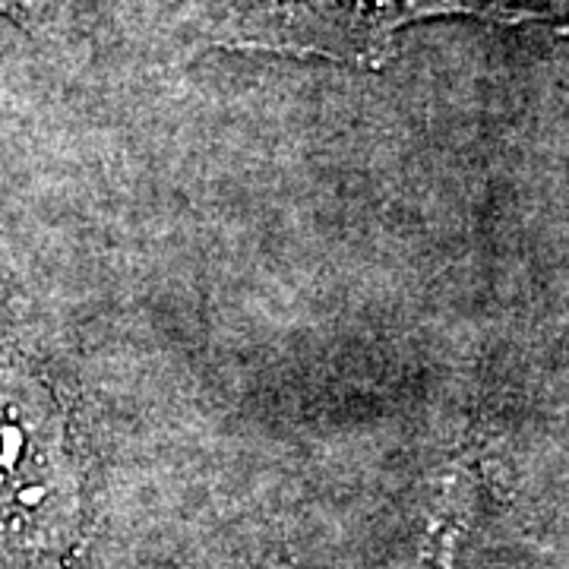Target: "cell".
<instances>
[{
  "label": "cell",
  "mask_w": 569,
  "mask_h": 569,
  "mask_svg": "<svg viewBox=\"0 0 569 569\" xmlns=\"http://www.w3.org/2000/svg\"><path fill=\"white\" fill-rule=\"evenodd\" d=\"M0 522L44 545L77 526L61 411L36 377L17 370H0Z\"/></svg>",
  "instance_id": "obj_1"
},
{
  "label": "cell",
  "mask_w": 569,
  "mask_h": 569,
  "mask_svg": "<svg viewBox=\"0 0 569 569\" xmlns=\"http://www.w3.org/2000/svg\"><path fill=\"white\" fill-rule=\"evenodd\" d=\"M250 13L257 17L253 39L272 44H298L332 51L336 44H367L355 20L373 13L377 29L387 36L399 26V0H247ZM247 17V20H253Z\"/></svg>",
  "instance_id": "obj_2"
},
{
  "label": "cell",
  "mask_w": 569,
  "mask_h": 569,
  "mask_svg": "<svg viewBox=\"0 0 569 569\" xmlns=\"http://www.w3.org/2000/svg\"><path fill=\"white\" fill-rule=\"evenodd\" d=\"M433 13H512L509 0H399L402 22L415 17H433Z\"/></svg>",
  "instance_id": "obj_3"
},
{
  "label": "cell",
  "mask_w": 569,
  "mask_h": 569,
  "mask_svg": "<svg viewBox=\"0 0 569 569\" xmlns=\"http://www.w3.org/2000/svg\"><path fill=\"white\" fill-rule=\"evenodd\" d=\"M41 0H0V10L3 13H13V17H26L32 10H39Z\"/></svg>",
  "instance_id": "obj_4"
}]
</instances>
